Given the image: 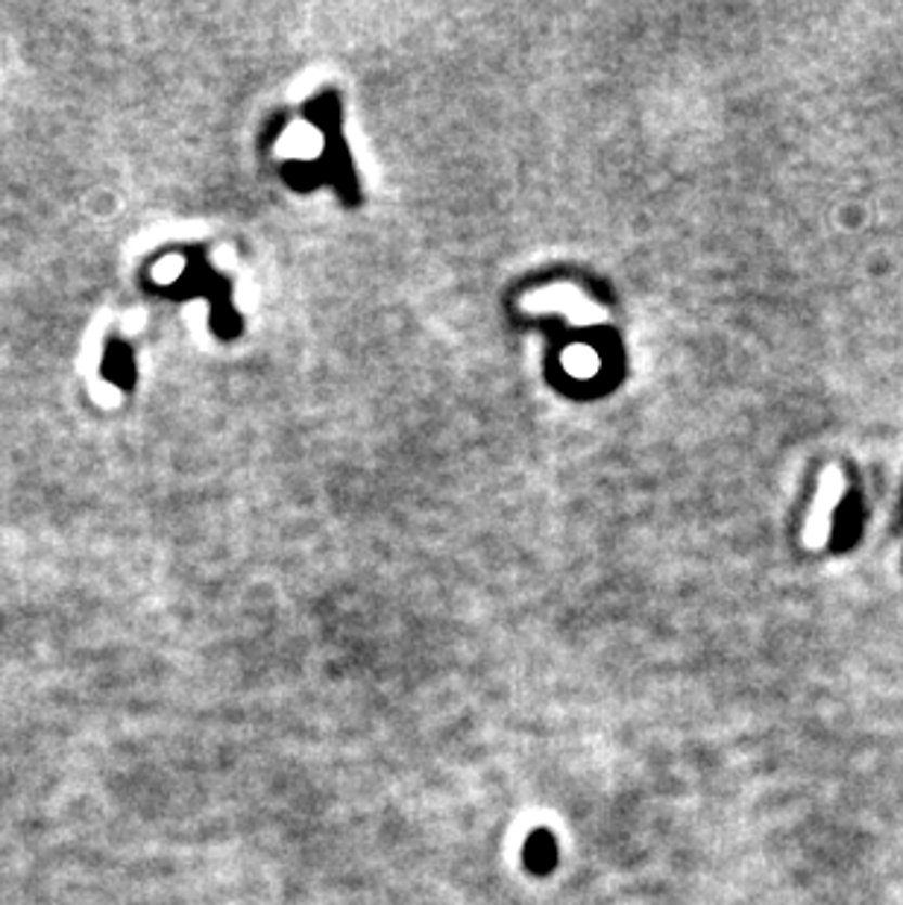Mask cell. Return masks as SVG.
Returning a JSON list of instances; mask_svg holds the SVG:
<instances>
[{
  "instance_id": "3957f363",
  "label": "cell",
  "mask_w": 903,
  "mask_h": 905,
  "mask_svg": "<svg viewBox=\"0 0 903 905\" xmlns=\"http://www.w3.org/2000/svg\"><path fill=\"white\" fill-rule=\"evenodd\" d=\"M132 373L136 370H132V354H129L127 346L118 344V340H109L106 361H103V375L118 384V387H129L132 384Z\"/></svg>"
},
{
  "instance_id": "6da1fadb",
  "label": "cell",
  "mask_w": 903,
  "mask_h": 905,
  "mask_svg": "<svg viewBox=\"0 0 903 905\" xmlns=\"http://www.w3.org/2000/svg\"><path fill=\"white\" fill-rule=\"evenodd\" d=\"M842 475L839 469H827L822 475V487H818V499H815L813 510H810V522H807L804 540L810 548H818L824 545V540L830 536V516H834V507L842 499Z\"/></svg>"
},
{
  "instance_id": "7a4b0ae2",
  "label": "cell",
  "mask_w": 903,
  "mask_h": 905,
  "mask_svg": "<svg viewBox=\"0 0 903 905\" xmlns=\"http://www.w3.org/2000/svg\"><path fill=\"white\" fill-rule=\"evenodd\" d=\"M528 311H564L569 314L576 323H590L593 316H598V311L584 296L578 294L576 287H549V290H540V294H531L526 299Z\"/></svg>"
},
{
  "instance_id": "5b68a950",
  "label": "cell",
  "mask_w": 903,
  "mask_h": 905,
  "mask_svg": "<svg viewBox=\"0 0 903 905\" xmlns=\"http://www.w3.org/2000/svg\"><path fill=\"white\" fill-rule=\"evenodd\" d=\"M285 141H294V144H288V153H297V156H308V153H318V132L308 127H294L291 129V135Z\"/></svg>"
},
{
  "instance_id": "277c9868",
  "label": "cell",
  "mask_w": 903,
  "mask_h": 905,
  "mask_svg": "<svg viewBox=\"0 0 903 905\" xmlns=\"http://www.w3.org/2000/svg\"><path fill=\"white\" fill-rule=\"evenodd\" d=\"M564 364L572 375H578V378H586V375L598 373V354L593 352L590 346H572V349H566Z\"/></svg>"
}]
</instances>
